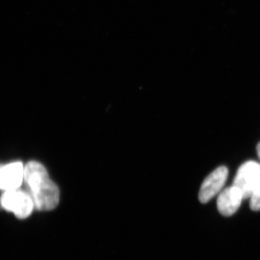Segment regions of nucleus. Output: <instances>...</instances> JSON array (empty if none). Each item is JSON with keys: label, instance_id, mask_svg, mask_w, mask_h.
I'll use <instances>...</instances> for the list:
<instances>
[{"label": "nucleus", "instance_id": "6", "mask_svg": "<svg viewBox=\"0 0 260 260\" xmlns=\"http://www.w3.org/2000/svg\"><path fill=\"white\" fill-rule=\"evenodd\" d=\"M244 197L242 191L236 186L227 187L220 191L217 200V208L219 213L224 216L234 215L240 208Z\"/></svg>", "mask_w": 260, "mask_h": 260}, {"label": "nucleus", "instance_id": "2", "mask_svg": "<svg viewBox=\"0 0 260 260\" xmlns=\"http://www.w3.org/2000/svg\"><path fill=\"white\" fill-rule=\"evenodd\" d=\"M0 207L21 220L28 218L35 209L34 200L28 191L20 188L3 191L0 197Z\"/></svg>", "mask_w": 260, "mask_h": 260}, {"label": "nucleus", "instance_id": "7", "mask_svg": "<svg viewBox=\"0 0 260 260\" xmlns=\"http://www.w3.org/2000/svg\"><path fill=\"white\" fill-rule=\"evenodd\" d=\"M250 208L254 211H259L260 210V184L256 188L255 190L251 195Z\"/></svg>", "mask_w": 260, "mask_h": 260}, {"label": "nucleus", "instance_id": "5", "mask_svg": "<svg viewBox=\"0 0 260 260\" xmlns=\"http://www.w3.org/2000/svg\"><path fill=\"white\" fill-rule=\"evenodd\" d=\"M24 172L25 165L20 161L0 164V190L20 189L24 183Z\"/></svg>", "mask_w": 260, "mask_h": 260}, {"label": "nucleus", "instance_id": "4", "mask_svg": "<svg viewBox=\"0 0 260 260\" xmlns=\"http://www.w3.org/2000/svg\"><path fill=\"white\" fill-rule=\"evenodd\" d=\"M228 176L229 170L227 168L220 167L205 178L198 194L200 203H208L215 195L220 192L227 180Z\"/></svg>", "mask_w": 260, "mask_h": 260}, {"label": "nucleus", "instance_id": "3", "mask_svg": "<svg viewBox=\"0 0 260 260\" xmlns=\"http://www.w3.org/2000/svg\"><path fill=\"white\" fill-rule=\"evenodd\" d=\"M260 184V164L249 160L238 169L233 186L242 191L244 200L249 199Z\"/></svg>", "mask_w": 260, "mask_h": 260}, {"label": "nucleus", "instance_id": "1", "mask_svg": "<svg viewBox=\"0 0 260 260\" xmlns=\"http://www.w3.org/2000/svg\"><path fill=\"white\" fill-rule=\"evenodd\" d=\"M24 183L34 200L36 209L49 211L59 204V188L51 180L47 169L40 162L30 161L25 164Z\"/></svg>", "mask_w": 260, "mask_h": 260}, {"label": "nucleus", "instance_id": "8", "mask_svg": "<svg viewBox=\"0 0 260 260\" xmlns=\"http://www.w3.org/2000/svg\"><path fill=\"white\" fill-rule=\"evenodd\" d=\"M256 153H257L258 156H259L260 159V143H258V145H256Z\"/></svg>", "mask_w": 260, "mask_h": 260}]
</instances>
